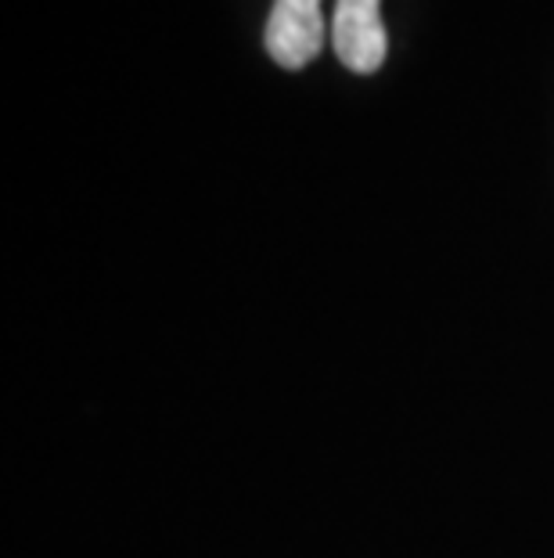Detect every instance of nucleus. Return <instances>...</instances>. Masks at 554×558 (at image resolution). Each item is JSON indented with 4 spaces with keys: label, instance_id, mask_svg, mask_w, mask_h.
I'll return each mask as SVG.
<instances>
[{
    "label": "nucleus",
    "instance_id": "f257e3e1",
    "mask_svg": "<svg viewBox=\"0 0 554 558\" xmlns=\"http://www.w3.org/2000/svg\"><path fill=\"white\" fill-rule=\"evenodd\" d=\"M267 51L278 65L303 69L324 47L321 0H274L267 19Z\"/></svg>",
    "mask_w": 554,
    "mask_h": 558
},
{
    "label": "nucleus",
    "instance_id": "f03ea898",
    "mask_svg": "<svg viewBox=\"0 0 554 558\" xmlns=\"http://www.w3.org/2000/svg\"><path fill=\"white\" fill-rule=\"evenodd\" d=\"M382 0H338L332 22V44L342 65L353 73H374L385 62L389 40L379 15Z\"/></svg>",
    "mask_w": 554,
    "mask_h": 558
}]
</instances>
